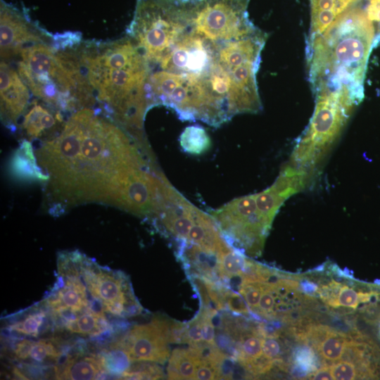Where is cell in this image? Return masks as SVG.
Here are the masks:
<instances>
[{
    "label": "cell",
    "mask_w": 380,
    "mask_h": 380,
    "mask_svg": "<svg viewBox=\"0 0 380 380\" xmlns=\"http://www.w3.org/2000/svg\"><path fill=\"white\" fill-rule=\"evenodd\" d=\"M159 364L151 362H134L120 377L121 379H159L164 372Z\"/></svg>",
    "instance_id": "cell-25"
},
{
    "label": "cell",
    "mask_w": 380,
    "mask_h": 380,
    "mask_svg": "<svg viewBox=\"0 0 380 380\" xmlns=\"http://www.w3.org/2000/svg\"><path fill=\"white\" fill-rule=\"evenodd\" d=\"M315 96L313 115L297 142L290 162L309 173L337 139L356 106L338 93H319Z\"/></svg>",
    "instance_id": "cell-6"
},
{
    "label": "cell",
    "mask_w": 380,
    "mask_h": 380,
    "mask_svg": "<svg viewBox=\"0 0 380 380\" xmlns=\"http://www.w3.org/2000/svg\"><path fill=\"white\" fill-rule=\"evenodd\" d=\"M300 288L303 293L314 294L317 292L319 287L312 281L304 280L300 284Z\"/></svg>",
    "instance_id": "cell-36"
},
{
    "label": "cell",
    "mask_w": 380,
    "mask_h": 380,
    "mask_svg": "<svg viewBox=\"0 0 380 380\" xmlns=\"http://www.w3.org/2000/svg\"><path fill=\"white\" fill-rule=\"evenodd\" d=\"M172 320L154 315L151 321L130 328L112 344L124 350L134 362H151L163 365L170 355L168 346Z\"/></svg>",
    "instance_id": "cell-8"
},
{
    "label": "cell",
    "mask_w": 380,
    "mask_h": 380,
    "mask_svg": "<svg viewBox=\"0 0 380 380\" xmlns=\"http://www.w3.org/2000/svg\"><path fill=\"white\" fill-rule=\"evenodd\" d=\"M358 0H310V27L309 36L327 30L343 13Z\"/></svg>",
    "instance_id": "cell-18"
},
{
    "label": "cell",
    "mask_w": 380,
    "mask_h": 380,
    "mask_svg": "<svg viewBox=\"0 0 380 380\" xmlns=\"http://www.w3.org/2000/svg\"><path fill=\"white\" fill-rule=\"evenodd\" d=\"M179 143L184 151L200 155L211 146V140L205 129L198 125L186 127L179 137Z\"/></svg>",
    "instance_id": "cell-22"
},
{
    "label": "cell",
    "mask_w": 380,
    "mask_h": 380,
    "mask_svg": "<svg viewBox=\"0 0 380 380\" xmlns=\"http://www.w3.org/2000/svg\"><path fill=\"white\" fill-rule=\"evenodd\" d=\"M49 36L32 24L25 11L1 0L0 47L1 61H8L27 45L44 40Z\"/></svg>",
    "instance_id": "cell-9"
},
{
    "label": "cell",
    "mask_w": 380,
    "mask_h": 380,
    "mask_svg": "<svg viewBox=\"0 0 380 380\" xmlns=\"http://www.w3.org/2000/svg\"><path fill=\"white\" fill-rule=\"evenodd\" d=\"M41 302L51 313L56 327L62 321L87 309L103 311L77 276L58 275L53 286Z\"/></svg>",
    "instance_id": "cell-10"
},
{
    "label": "cell",
    "mask_w": 380,
    "mask_h": 380,
    "mask_svg": "<svg viewBox=\"0 0 380 380\" xmlns=\"http://www.w3.org/2000/svg\"><path fill=\"white\" fill-rule=\"evenodd\" d=\"M366 13L368 19L372 21L374 26L377 25L375 28V46L380 41V0H371Z\"/></svg>",
    "instance_id": "cell-33"
},
{
    "label": "cell",
    "mask_w": 380,
    "mask_h": 380,
    "mask_svg": "<svg viewBox=\"0 0 380 380\" xmlns=\"http://www.w3.org/2000/svg\"><path fill=\"white\" fill-rule=\"evenodd\" d=\"M333 379L353 380L367 379L363 371L354 362L348 360H339L329 366Z\"/></svg>",
    "instance_id": "cell-26"
},
{
    "label": "cell",
    "mask_w": 380,
    "mask_h": 380,
    "mask_svg": "<svg viewBox=\"0 0 380 380\" xmlns=\"http://www.w3.org/2000/svg\"><path fill=\"white\" fill-rule=\"evenodd\" d=\"M11 170L16 177L25 179L47 180L32 151V148L28 141H24L11 160Z\"/></svg>",
    "instance_id": "cell-20"
},
{
    "label": "cell",
    "mask_w": 380,
    "mask_h": 380,
    "mask_svg": "<svg viewBox=\"0 0 380 380\" xmlns=\"http://www.w3.org/2000/svg\"><path fill=\"white\" fill-rule=\"evenodd\" d=\"M360 304V291H356L348 286L341 284L336 299L335 308L346 307L353 310Z\"/></svg>",
    "instance_id": "cell-28"
},
{
    "label": "cell",
    "mask_w": 380,
    "mask_h": 380,
    "mask_svg": "<svg viewBox=\"0 0 380 380\" xmlns=\"http://www.w3.org/2000/svg\"><path fill=\"white\" fill-rule=\"evenodd\" d=\"M247 259L246 255L234 248L222 253L219 264V275L222 282L229 286V282L242 274Z\"/></svg>",
    "instance_id": "cell-23"
},
{
    "label": "cell",
    "mask_w": 380,
    "mask_h": 380,
    "mask_svg": "<svg viewBox=\"0 0 380 380\" xmlns=\"http://www.w3.org/2000/svg\"><path fill=\"white\" fill-rule=\"evenodd\" d=\"M176 242L177 257L182 263L187 277L197 276L222 283L219 275V264L223 253L186 241Z\"/></svg>",
    "instance_id": "cell-13"
},
{
    "label": "cell",
    "mask_w": 380,
    "mask_h": 380,
    "mask_svg": "<svg viewBox=\"0 0 380 380\" xmlns=\"http://www.w3.org/2000/svg\"><path fill=\"white\" fill-rule=\"evenodd\" d=\"M305 339L311 343L324 360L333 363L341 359L350 340L345 334L323 325L308 327Z\"/></svg>",
    "instance_id": "cell-16"
},
{
    "label": "cell",
    "mask_w": 380,
    "mask_h": 380,
    "mask_svg": "<svg viewBox=\"0 0 380 380\" xmlns=\"http://www.w3.org/2000/svg\"><path fill=\"white\" fill-rule=\"evenodd\" d=\"M265 287V283H244L239 285V291L247 303L250 311L255 315Z\"/></svg>",
    "instance_id": "cell-27"
},
{
    "label": "cell",
    "mask_w": 380,
    "mask_h": 380,
    "mask_svg": "<svg viewBox=\"0 0 380 380\" xmlns=\"http://www.w3.org/2000/svg\"><path fill=\"white\" fill-rule=\"evenodd\" d=\"M310 379L315 380H330L333 379L329 366H322L319 369L308 376Z\"/></svg>",
    "instance_id": "cell-35"
},
{
    "label": "cell",
    "mask_w": 380,
    "mask_h": 380,
    "mask_svg": "<svg viewBox=\"0 0 380 380\" xmlns=\"http://www.w3.org/2000/svg\"><path fill=\"white\" fill-rule=\"evenodd\" d=\"M209 214L232 248L249 256L261 254L271 225L258 211L255 194L236 198Z\"/></svg>",
    "instance_id": "cell-7"
},
{
    "label": "cell",
    "mask_w": 380,
    "mask_h": 380,
    "mask_svg": "<svg viewBox=\"0 0 380 380\" xmlns=\"http://www.w3.org/2000/svg\"><path fill=\"white\" fill-rule=\"evenodd\" d=\"M30 91L19 73L6 61H1V116L5 125L15 127L27 108Z\"/></svg>",
    "instance_id": "cell-11"
},
{
    "label": "cell",
    "mask_w": 380,
    "mask_h": 380,
    "mask_svg": "<svg viewBox=\"0 0 380 380\" xmlns=\"http://www.w3.org/2000/svg\"><path fill=\"white\" fill-rule=\"evenodd\" d=\"M276 298L275 296L267 283H265V287L260 297L256 315L270 318L274 316Z\"/></svg>",
    "instance_id": "cell-30"
},
{
    "label": "cell",
    "mask_w": 380,
    "mask_h": 380,
    "mask_svg": "<svg viewBox=\"0 0 380 380\" xmlns=\"http://www.w3.org/2000/svg\"><path fill=\"white\" fill-rule=\"evenodd\" d=\"M88 91L109 118L138 141L146 143L144 121L153 106L150 65L129 37L108 42L82 41L75 46Z\"/></svg>",
    "instance_id": "cell-2"
},
{
    "label": "cell",
    "mask_w": 380,
    "mask_h": 380,
    "mask_svg": "<svg viewBox=\"0 0 380 380\" xmlns=\"http://www.w3.org/2000/svg\"><path fill=\"white\" fill-rule=\"evenodd\" d=\"M56 327L49 310L40 301L36 305L8 318L5 329L22 337L39 338L51 327Z\"/></svg>",
    "instance_id": "cell-15"
},
{
    "label": "cell",
    "mask_w": 380,
    "mask_h": 380,
    "mask_svg": "<svg viewBox=\"0 0 380 380\" xmlns=\"http://www.w3.org/2000/svg\"><path fill=\"white\" fill-rule=\"evenodd\" d=\"M227 310L241 315H248L251 312L244 298L240 293L229 288L225 293Z\"/></svg>",
    "instance_id": "cell-29"
},
{
    "label": "cell",
    "mask_w": 380,
    "mask_h": 380,
    "mask_svg": "<svg viewBox=\"0 0 380 380\" xmlns=\"http://www.w3.org/2000/svg\"><path fill=\"white\" fill-rule=\"evenodd\" d=\"M375 37L366 11L354 6L323 32L308 37L306 62L313 94L338 93L358 105L364 98L367 63Z\"/></svg>",
    "instance_id": "cell-3"
},
{
    "label": "cell",
    "mask_w": 380,
    "mask_h": 380,
    "mask_svg": "<svg viewBox=\"0 0 380 380\" xmlns=\"http://www.w3.org/2000/svg\"><path fill=\"white\" fill-rule=\"evenodd\" d=\"M202 322V315L198 311L196 315L186 323L185 343L196 346L203 342Z\"/></svg>",
    "instance_id": "cell-31"
},
{
    "label": "cell",
    "mask_w": 380,
    "mask_h": 380,
    "mask_svg": "<svg viewBox=\"0 0 380 380\" xmlns=\"http://www.w3.org/2000/svg\"><path fill=\"white\" fill-rule=\"evenodd\" d=\"M47 177L50 213L97 202L149 218L161 172L148 146L99 110L82 108L35 155Z\"/></svg>",
    "instance_id": "cell-1"
},
{
    "label": "cell",
    "mask_w": 380,
    "mask_h": 380,
    "mask_svg": "<svg viewBox=\"0 0 380 380\" xmlns=\"http://www.w3.org/2000/svg\"><path fill=\"white\" fill-rule=\"evenodd\" d=\"M293 373L298 376H308L317 369L315 350L308 345L298 347L293 353Z\"/></svg>",
    "instance_id": "cell-24"
},
{
    "label": "cell",
    "mask_w": 380,
    "mask_h": 380,
    "mask_svg": "<svg viewBox=\"0 0 380 380\" xmlns=\"http://www.w3.org/2000/svg\"><path fill=\"white\" fill-rule=\"evenodd\" d=\"M61 265L65 277L82 279L92 299L106 314L123 318L143 312L129 277L122 271L101 266L78 251H63Z\"/></svg>",
    "instance_id": "cell-5"
},
{
    "label": "cell",
    "mask_w": 380,
    "mask_h": 380,
    "mask_svg": "<svg viewBox=\"0 0 380 380\" xmlns=\"http://www.w3.org/2000/svg\"><path fill=\"white\" fill-rule=\"evenodd\" d=\"M106 312L89 308L59 323L56 328L83 338H99L111 331Z\"/></svg>",
    "instance_id": "cell-17"
},
{
    "label": "cell",
    "mask_w": 380,
    "mask_h": 380,
    "mask_svg": "<svg viewBox=\"0 0 380 380\" xmlns=\"http://www.w3.org/2000/svg\"><path fill=\"white\" fill-rule=\"evenodd\" d=\"M56 379H101L110 377L105 370L99 355L83 352L68 353L53 367Z\"/></svg>",
    "instance_id": "cell-14"
},
{
    "label": "cell",
    "mask_w": 380,
    "mask_h": 380,
    "mask_svg": "<svg viewBox=\"0 0 380 380\" xmlns=\"http://www.w3.org/2000/svg\"><path fill=\"white\" fill-rule=\"evenodd\" d=\"M281 353V346L275 334H266L262 343V355L275 362L279 360Z\"/></svg>",
    "instance_id": "cell-32"
},
{
    "label": "cell",
    "mask_w": 380,
    "mask_h": 380,
    "mask_svg": "<svg viewBox=\"0 0 380 380\" xmlns=\"http://www.w3.org/2000/svg\"><path fill=\"white\" fill-rule=\"evenodd\" d=\"M196 361L189 348H175L168 359V379H194Z\"/></svg>",
    "instance_id": "cell-21"
},
{
    "label": "cell",
    "mask_w": 380,
    "mask_h": 380,
    "mask_svg": "<svg viewBox=\"0 0 380 380\" xmlns=\"http://www.w3.org/2000/svg\"><path fill=\"white\" fill-rule=\"evenodd\" d=\"M194 379H218L217 373L212 365L207 363H199L197 365Z\"/></svg>",
    "instance_id": "cell-34"
},
{
    "label": "cell",
    "mask_w": 380,
    "mask_h": 380,
    "mask_svg": "<svg viewBox=\"0 0 380 380\" xmlns=\"http://www.w3.org/2000/svg\"><path fill=\"white\" fill-rule=\"evenodd\" d=\"M379 336H380V324H379Z\"/></svg>",
    "instance_id": "cell-37"
},
{
    "label": "cell",
    "mask_w": 380,
    "mask_h": 380,
    "mask_svg": "<svg viewBox=\"0 0 380 380\" xmlns=\"http://www.w3.org/2000/svg\"><path fill=\"white\" fill-rule=\"evenodd\" d=\"M67 349L61 346L57 338H39L34 341L27 337H18L11 344V355L24 365L56 366L68 353H66Z\"/></svg>",
    "instance_id": "cell-12"
},
{
    "label": "cell",
    "mask_w": 380,
    "mask_h": 380,
    "mask_svg": "<svg viewBox=\"0 0 380 380\" xmlns=\"http://www.w3.org/2000/svg\"><path fill=\"white\" fill-rule=\"evenodd\" d=\"M61 121L60 112L53 114V110H50L34 101L24 116L22 127L28 138L36 139L53 131L57 123Z\"/></svg>",
    "instance_id": "cell-19"
},
{
    "label": "cell",
    "mask_w": 380,
    "mask_h": 380,
    "mask_svg": "<svg viewBox=\"0 0 380 380\" xmlns=\"http://www.w3.org/2000/svg\"><path fill=\"white\" fill-rule=\"evenodd\" d=\"M18 73L30 91L58 112H75L93 104L74 46L58 48L45 40L24 47Z\"/></svg>",
    "instance_id": "cell-4"
}]
</instances>
